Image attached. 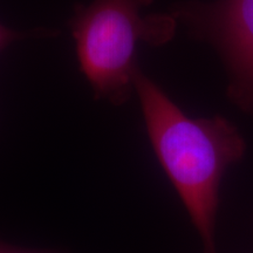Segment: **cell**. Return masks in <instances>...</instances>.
<instances>
[{"label": "cell", "instance_id": "3", "mask_svg": "<svg viewBox=\"0 0 253 253\" xmlns=\"http://www.w3.org/2000/svg\"><path fill=\"white\" fill-rule=\"evenodd\" d=\"M198 26L216 40L229 65V94L253 114V0H220L192 12Z\"/></svg>", "mask_w": 253, "mask_h": 253}, {"label": "cell", "instance_id": "6", "mask_svg": "<svg viewBox=\"0 0 253 253\" xmlns=\"http://www.w3.org/2000/svg\"><path fill=\"white\" fill-rule=\"evenodd\" d=\"M2 245H4V244H2V243H0V253H1V250H2Z\"/></svg>", "mask_w": 253, "mask_h": 253}, {"label": "cell", "instance_id": "5", "mask_svg": "<svg viewBox=\"0 0 253 253\" xmlns=\"http://www.w3.org/2000/svg\"><path fill=\"white\" fill-rule=\"evenodd\" d=\"M1 253H42V252H36V251H28V250H21V249H15L8 245H2Z\"/></svg>", "mask_w": 253, "mask_h": 253}, {"label": "cell", "instance_id": "2", "mask_svg": "<svg viewBox=\"0 0 253 253\" xmlns=\"http://www.w3.org/2000/svg\"><path fill=\"white\" fill-rule=\"evenodd\" d=\"M151 1L94 0L75 13L72 31L80 68L100 99L126 102L134 88L140 43L157 46L172 38L175 19L143 13Z\"/></svg>", "mask_w": 253, "mask_h": 253}, {"label": "cell", "instance_id": "1", "mask_svg": "<svg viewBox=\"0 0 253 253\" xmlns=\"http://www.w3.org/2000/svg\"><path fill=\"white\" fill-rule=\"evenodd\" d=\"M155 154L178 192L204 246L217 253L214 229L219 185L245 154V142L226 119H191L137 69L134 78Z\"/></svg>", "mask_w": 253, "mask_h": 253}, {"label": "cell", "instance_id": "4", "mask_svg": "<svg viewBox=\"0 0 253 253\" xmlns=\"http://www.w3.org/2000/svg\"><path fill=\"white\" fill-rule=\"evenodd\" d=\"M24 34L18 33V32H14L9 28H6L2 25H0V50L4 49L6 46H8L9 43L13 42L14 40L20 39L23 38Z\"/></svg>", "mask_w": 253, "mask_h": 253}]
</instances>
